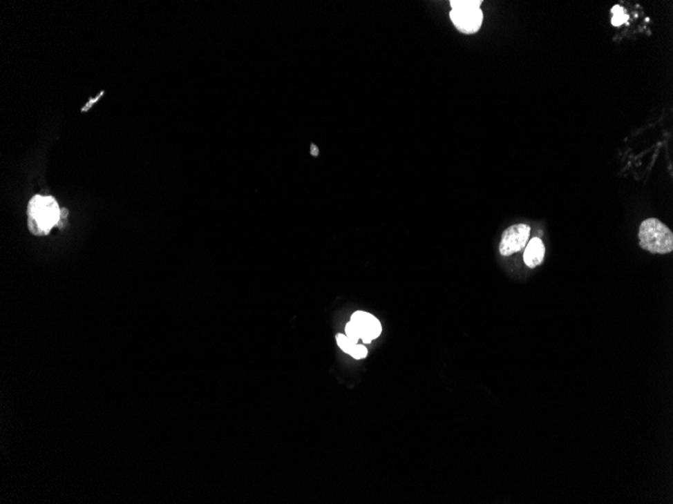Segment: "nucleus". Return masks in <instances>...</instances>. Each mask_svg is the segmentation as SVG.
Segmentation results:
<instances>
[{"label": "nucleus", "instance_id": "nucleus-9", "mask_svg": "<svg viewBox=\"0 0 673 504\" xmlns=\"http://www.w3.org/2000/svg\"><path fill=\"white\" fill-rule=\"evenodd\" d=\"M345 332H346L347 338H348L352 342L357 345L358 341L360 340V336L359 333H358L357 329H356L355 325L353 324L352 321L347 323L346 327H345Z\"/></svg>", "mask_w": 673, "mask_h": 504}, {"label": "nucleus", "instance_id": "nucleus-6", "mask_svg": "<svg viewBox=\"0 0 673 504\" xmlns=\"http://www.w3.org/2000/svg\"><path fill=\"white\" fill-rule=\"evenodd\" d=\"M544 256V244L542 243L540 238H533V239L530 240L527 245V249H525L524 254H523V261H524L525 265L530 269H533V268L542 264Z\"/></svg>", "mask_w": 673, "mask_h": 504}, {"label": "nucleus", "instance_id": "nucleus-5", "mask_svg": "<svg viewBox=\"0 0 673 504\" xmlns=\"http://www.w3.org/2000/svg\"><path fill=\"white\" fill-rule=\"evenodd\" d=\"M351 321L355 325L360 340L367 345H370L372 340L379 338L382 332V327L377 317L365 311H356L351 317Z\"/></svg>", "mask_w": 673, "mask_h": 504}, {"label": "nucleus", "instance_id": "nucleus-8", "mask_svg": "<svg viewBox=\"0 0 673 504\" xmlns=\"http://www.w3.org/2000/svg\"><path fill=\"white\" fill-rule=\"evenodd\" d=\"M625 12V8H622L619 4L613 6L612 10H611L613 14L612 21H611L612 26L618 28V26H623L628 21L629 17Z\"/></svg>", "mask_w": 673, "mask_h": 504}, {"label": "nucleus", "instance_id": "nucleus-7", "mask_svg": "<svg viewBox=\"0 0 673 504\" xmlns=\"http://www.w3.org/2000/svg\"><path fill=\"white\" fill-rule=\"evenodd\" d=\"M336 343H338L339 347L342 349L343 351L346 352L347 354L351 356L352 358H355V360H363V358H366L367 354H368V349L366 347L361 345H355V343L352 342L351 340L347 338L346 334L339 333L336 336Z\"/></svg>", "mask_w": 673, "mask_h": 504}, {"label": "nucleus", "instance_id": "nucleus-1", "mask_svg": "<svg viewBox=\"0 0 673 504\" xmlns=\"http://www.w3.org/2000/svg\"><path fill=\"white\" fill-rule=\"evenodd\" d=\"M28 229L36 235H46L59 224L61 210L58 202L50 197L35 195L28 208Z\"/></svg>", "mask_w": 673, "mask_h": 504}, {"label": "nucleus", "instance_id": "nucleus-2", "mask_svg": "<svg viewBox=\"0 0 673 504\" xmlns=\"http://www.w3.org/2000/svg\"><path fill=\"white\" fill-rule=\"evenodd\" d=\"M639 246L651 254H670L673 251L672 230L658 219L645 220L640 224Z\"/></svg>", "mask_w": 673, "mask_h": 504}, {"label": "nucleus", "instance_id": "nucleus-10", "mask_svg": "<svg viewBox=\"0 0 673 504\" xmlns=\"http://www.w3.org/2000/svg\"><path fill=\"white\" fill-rule=\"evenodd\" d=\"M312 154H314V155L316 156L318 155L319 154L318 148H316V147L314 146V145H312Z\"/></svg>", "mask_w": 673, "mask_h": 504}, {"label": "nucleus", "instance_id": "nucleus-4", "mask_svg": "<svg viewBox=\"0 0 673 504\" xmlns=\"http://www.w3.org/2000/svg\"><path fill=\"white\" fill-rule=\"evenodd\" d=\"M531 229L529 224H517L506 229L501 237L499 251L502 256L508 257L520 252L529 242Z\"/></svg>", "mask_w": 673, "mask_h": 504}, {"label": "nucleus", "instance_id": "nucleus-3", "mask_svg": "<svg viewBox=\"0 0 673 504\" xmlns=\"http://www.w3.org/2000/svg\"><path fill=\"white\" fill-rule=\"evenodd\" d=\"M482 0H452L450 19L455 28L462 34L474 35L480 30L484 14L481 10Z\"/></svg>", "mask_w": 673, "mask_h": 504}]
</instances>
